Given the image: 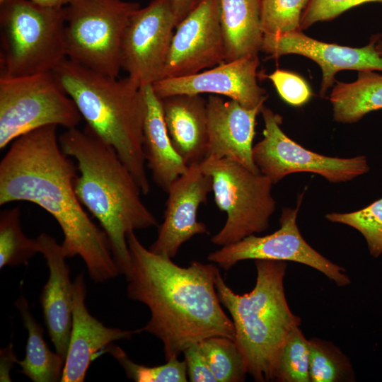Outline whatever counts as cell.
<instances>
[{"label":"cell","mask_w":382,"mask_h":382,"mask_svg":"<svg viewBox=\"0 0 382 382\" xmlns=\"http://www.w3.org/2000/svg\"><path fill=\"white\" fill-rule=\"evenodd\" d=\"M212 192V181L200 163L188 166L187 171L170 186L164 219L158 226L156 241L149 249L173 258L185 242L198 234L208 233L207 226L197 219L199 206Z\"/></svg>","instance_id":"cell-14"},{"label":"cell","mask_w":382,"mask_h":382,"mask_svg":"<svg viewBox=\"0 0 382 382\" xmlns=\"http://www.w3.org/2000/svg\"><path fill=\"white\" fill-rule=\"evenodd\" d=\"M370 2L382 3V0H309L302 14L301 30L318 22L332 20L349 8Z\"/></svg>","instance_id":"cell-32"},{"label":"cell","mask_w":382,"mask_h":382,"mask_svg":"<svg viewBox=\"0 0 382 382\" xmlns=\"http://www.w3.org/2000/svg\"><path fill=\"white\" fill-rule=\"evenodd\" d=\"M52 73L75 103L87 127L115 150L143 195L150 183L143 154L146 101L143 87L64 59Z\"/></svg>","instance_id":"cell-4"},{"label":"cell","mask_w":382,"mask_h":382,"mask_svg":"<svg viewBox=\"0 0 382 382\" xmlns=\"http://www.w3.org/2000/svg\"><path fill=\"white\" fill-rule=\"evenodd\" d=\"M303 195L296 208L284 207L279 218V228L264 236L251 235L235 243L210 253L207 260L228 270L247 260L291 261L306 265L325 275L339 286L350 284L345 270L331 262L312 248L303 238L296 217Z\"/></svg>","instance_id":"cell-11"},{"label":"cell","mask_w":382,"mask_h":382,"mask_svg":"<svg viewBox=\"0 0 382 382\" xmlns=\"http://www.w3.org/2000/svg\"><path fill=\"white\" fill-rule=\"evenodd\" d=\"M82 117L52 71L0 75V149L42 127H76Z\"/></svg>","instance_id":"cell-9"},{"label":"cell","mask_w":382,"mask_h":382,"mask_svg":"<svg viewBox=\"0 0 382 382\" xmlns=\"http://www.w3.org/2000/svg\"><path fill=\"white\" fill-rule=\"evenodd\" d=\"M178 23L169 0H152L131 16L121 48V66L141 87L161 79Z\"/></svg>","instance_id":"cell-12"},{"label":"cell","mask_w":382,"mask_h":382,"mask_svg":"<svg viewBox=\"0 0 382 382\" xmlns=\"http://www.w3.org/2000/svg\"><path fill=\"white\" fill-rule=\"evenodd\" d=\"M258 54L224 62L208 70L178 78L163 79L154 83L160 98L178 94L212 93L226 96L248 108L264 105L266 91L257 83Z\"/></svg>","instance_id":"cell-16"},{"label":"cell","mask_w":382,"mask_h":382,"mask_svg":"<svg viewBox=\"0 0 382 382\" xmlns=\"http://www.w3.org/2000/svg\"><path fill=\"white\" fill-rule=\"evenodd\" d=\"M0 4V75L52 71L67 58L64 7H43L30 0H4Z\"/></svg>","instance_id":"cell-6"},{"label":"cell","mask_w":382,"mask_h":382,"mask_svg":"<svg viewBox=\"0 0 382 382\" xmlns=\"http://www.w3.org/2000/svg\"><path fill=\"white\" fill-rule=\"evenodd\" d=\"M263 105L248 108L233 100L209 96L205 158H230L253 173H260L253 158V142L256 117Z\"/></svg>","instance_id":"cell-17"},{"label":"cell","mask_w":382,"mask_h":382,"mask_svg":"<svg viewBox=\"0 0 382 382\" xmlns=\"http://www.w3.org/2000/svg\"><path fill=\"white\" fill-rule=\"evenodd\" d=\"M0 381H11L10 371L18 362L11 343L0 352Z\"/></svg>","instance_id":"cell-35"},{"label":"cell","mask_w":382,"mask_h":382,"mask_svg":"<svg viewBox=\"0 0 382 382\" xmlns=\"http://www.w3.org/2000/svg\"><path fill=\"white\" fill-rule=\"evenodd\" d=\"M217 382H241L248 373L245 358L234 340L213 336L200 342Z\"/></svg>","instance_id":"cell-26"},{"label":"cell","mask_w":382,"mask_h":382,"mask_svg":"<svg viewBox=\"0 0 382 382\" xmlns=\"http://www.w3.org/2000/svg\"><path fill=\"white\" fill-rule=\"evenodd\" d=\"M226 61L258 54L263 32L260 0H220Z\"/></svg>","instance_id":"cell-22"},{"label":"cell","mask_w":382,"mask_h":382,"mask_svg":"<svg viewBox=\"0 0 382 382\" xmlns=\"http://www.w3.org/2000/svg\"><path fill=\"white\" fill-rule=\"evenodd\" d=\"M256 282L244 294L235 293L219 272L216 290L234 326V341L243 354L248 373L258 382L274 381L282 346L301 318L290 309L284 292L285 261L256 260Z\"/></svg>","instance_id":"cell-5"},{"label":"cell","mask_w":382,"mask_h":382,"mask_svg":"<svg viewBox=\"0 0 382 382\" xmlns=\"http://www.w3.org/2000/svg\"><path fill=\"white\" fill-rule=\"evenodd\" d=\"M137 2L71 0L64 7L66 57L101 74L117 77L124 33Z\"/></svg>","instance_id":"cell-8"},{"label":"cell","mask_w":382,"mask_h":382,"mask_svg":"<svg viewBox=\"0 0 382 382\" xmlns=\"http://www.w3.org/2000/svg\"><path fill=\"white\" fill-rule=\"evenodd\" d=\"M166 126L175 151L187 166L206 158L207 100L201 95L178 94L161 98Z\"/></svg>","instance_id":"cell-20"},{"label":"cell","mask_w":382,"mask_h":382,"mask_svg":"<svg viewBox=\"0 0 382 382\" xmlns=\"http://www.w3.org/2000/svg\"><path fill=\"white\" fill-rule=\"evenodd\" d=\"M210 176L215 203L226 212L221 229L211 238L220 247L235 243L269 228L276 208L272 182L227 158H207L200 163Z\"/></svg>","instance_id":"cell-7"},{"label":"cell","mask_w":382,"mask_h":382,"mask_svg":"<svg viewBox=\"0 0 382 382\" xmlns=\"http://www.w3.org/2000/svg\"><path fill=\"white\" fill-rule=\"evenodd\" d=\"M260 113L264 122L263 138L253 146V158L260 172L273 184L298 172L318 174L330 183H342L369 170L365 156L330 157L306 149L282 131L279 115L265 105Z\"/></svg>","instance_id":"cell-10"},{"label":"cell","mask_w":382,"mask_h":382,"mask_svg":"<svg viewBox=\"0 0 382 382\" xmlns=\"http://www.w3.org/2000/svg\"><path fill=\"white\" fill-rule=\"evenodd\" d=\"M309 0H260V23L263 34L301 30L303 12Z\"/></svg>","instance_id":"cell-31"},{"label":"cell","mask_w":382,"mask_h":382,"mask_svg":"<svg viewBox=\"0 0 382 382\" xmlns=\"http://www.w3.org/2000/svg\"><path fill=\"white\" fill-rule=\"evenodd\" d=\"M33 3L47 8H63L71 0H30Z\"/></svg>","instance_id":"cell-37"},{"label":"cell","mask_w":382,"mask_h":382,"mask_svg":"<svg viewBox=\"0 0 382 382\" xmlns=\"http://www.w3.org/2000/svg\"><path fill=\"white\" fill-rule=\"evenodd\" d=\"M14 305L28 330L25 355L17 362L21 367L20 373L34 382L60 381L65 359L47 346L43 328L30 312L26 298L21 294Z\"/></svg>","instance_id":"cell-23"},{"label":"cell","mask_w":382,"mask_h":382,"mask_svg":"<svg viewBox=\"0 0 382 382\" xmlns=\"http://www.w3.org/2000/svg\"><path fill=\"white\" fill-rule=\"evenodd\" d=\"M40 253L36 238L23 233L19 207L4 209L0 214V268L28 265V260Z\"/></svg>","instance_id":"cell-25"},{"label":"cell","mask_w":382,"mask_h":382,"mask_svg":"<svg viewBox=\"0 0 382 382\" xmlns=\"http://www.w3.org/2000/svg\"><path fill=\"white\" fill-rule=\"evenodd\" d=\"M127 243L131 268L125 277L127 295L145 304L151 313L147 323L134 333L146 332L158 338L166 361L213 336L234 340L232 320L221 308L216 290V265L195 260L181 267L145 248L134 231L129 233Z\"/></svg>","instance_id":"cell-2"},{"label":"cell","mask_w":382,"mask_h":382,"mask_svg":"<svg viewBox=\"0 0 382 382\" xmlns=\"http://www.w3.org/2000/svg\"><path fill=\"white\" fill-rule=\"evenodd\" d=\"M378 39L374 36L366 46L351 47L321 42L298 30L264 34L260 50L274 57L299 54L316 62L322 70L320 95L323 97L340 71H382V57L376 50Z\"/></svg>","instance_id":"cell-15"},{"label":"cell","mask_w":382,"mask_h":382,"mask_svg":"<svg viewBox=\"0 0 382 382\" xmlns=\"http://www.w3.org/2000/svg\"><path fill=\"white\" fill-rule=\"evenodd\" d=\"M175 28L161 79L193 75L226 61L220 0H201Z\"/></svg>","instance_id":"cell-13"},{"label":"cell","mask_w":382,"mask_h":382,"mask_svg":"<svg viewBox=\"0 0 382 382\" xmlns=\"http://www.w3.org/2000/svg\"><path fill=\"white\" fill-rule=\"evenodd\" d=\"M177 23L183 21L201 0H169Z\"/></svg>","instance_id":"cell-36"},{"label":"cell","mask_w":382,"mask_h":382,"mask_svg":"<svg viewBox=\"0 0 382 382\" xmlns=\"http://www.w3.org/2000/svg\"><path fill=\"white\" fill-rule=\"evenodd\" d=\"M267 78L273 83L281 98L291 105L301 106L311 97L312 93L306 82L292 72L277 69Z\"/></svg>","instance_id":"cell-33"},{"label":"cell","mask_w":382,"mask_h":382,"mask_svg":"<svg viewBox=\"0 0 382 382\" xmlns=\"http://www.w3.org/2000/svg\"><path fill=\"white\" fill-rule=\"evenodd\" d=\"M83 272L73 282L72 325L61 382H83L91 363L115 341L129 340L134 330L109 328L93 317L86 304Z\"/></svg>","instance_id":"cell-18"},{"label":"cell","mask_w":382,"mask_h":382,"mask_svg":"<svg viewBox=\"0 0 382 382\" xmlns=\"http://www.w3.org/2000/svg\"><path fill=\"white\" fill-rule=\"evenodd\" d=\"M330 100L335 121L357 122L367 113L382 109V75L361 71L354 82L336 81Z\"/></svg>","instance_id":"cell-24"},{"label":"cell","mask_w":382,"mask_h":382,"mask_svg":"<svg viewBox=\"0 0 382 382\" xmlns=\"http://www.w3.org/2000/svg\"><path fill=\"white\" fill-rule=\"evenodd\" d=\"M191 382H217L202 350L200 343L193 344L183 352Z\"/></svg>","instance_id":"cell-34"},{"label":"cell","mask_w":382,"mask_h":382,"mask_svg":"<svg viewBox=\"0 0 382 382\" xmlns=\"http://www.w3.org/2000/svg\"><path fill=\"white\" fill-rule=\"evenodd\" d=\"M108 353L112 356L125 370L127 376L137 382H186L187 369L185 361L173 358L164 364L147 366L132 361L114 342L108 345L103 354Z\"/></svg>","instance_id":"cell-28"},{"label":"cell","mask_w":382,"mask_h":382,"mask_svg":"<svg viewBox=\"0 0 382 382\" xmlns=\"http://www.w3.org/2000/svg\"><path fill=\"white\" fill-rule=\"evenodd\" d=\"M37 239L49 270L40 294L43 316L55 351L65 359L72 325L73 282L62 244L45 233Z\"/></svg>","instance_id":"cell-19"},{"label":"cell","mask_w":382,"mask_h":382,"mask_svg":"<svg viewBox=\"0 0 382 382\" xmlns=\"http://www.w3.org/2000/svg\"><path fill=\"white\" fill-rule=\"evenodd\" d=\"M3 1H4V0H0V2Z\"/></svg>","instance_id":"cell-39"},{"label":"cell","mask_w":382,"mask_h":382,"mask_svg":"<svg viewBox=\"0 0 382 382\" xmlns=\"http://www.w3.org/2000/svg\"><path fill=\"white\" fill-rule=\"evenodd\" d=\"M325 218L331 222L347 225L359 231L373 257H378L382 254V198L360 210L328 213Z\"/></svg>","instance_id":"cell-30"},{"label":"cell","mask_w":382,"mask_h":382,"mask_svg":"<svg viewBox=\"0 0 382 382\" xmlns=\"http://www.w3.org/2000/svg\"><path fill=\"white\" fill-rule=\"evenodd\" d=\"M309 349L311 382L355 381L349 359L335 345L318 338H312L309 340Z\"/></svg>","instance_id":"cell-27"},{"label":"cell","mask_w":382,"mask_h":382,"mask_svg":"<svg viewBox=\"0 0 382 382\" xmlns=\"http://www.w3.org/2000/svg\"><path fill=\"white\" fill-rule=\"evenodd\" d=\"M376 50L378 52V54L382 57V40L378 39L376 45Z\"/></svg>","instance_id":"cell-38"},{"label":"cell","mask_w":382,"mask_h":382,"mask_svg":"<svg viewBox=\"0 0 382 382\" xmlns=\"http://www.w3.org/2000/svg\"><path fill=\"white\" fill-rule=\"evenodd\" d=\"M56 125L16 138L0 162V205L25 201L57 221L66 257L80 256L91 278L103 282L120 274L108 238L89 218L75 191L77 167L62 151Z\"/></svg>","instance_id":"cell-1"},{"label":"cell","mask_w":382,"mask_h":382,"mask_svg":"<svg viewBox=\"0 0 382 382\" xmlns=\"http://www.w3.org/2000/svg\"><path fill=\"white\" fill-rule=\"evenodd\" d=\"M309 340L299 327L287 336L278 359L274 381L311 382L309 376Z\"/></svg>","instance_id":"cell-29"},{"label":"cell","mask_w":382,"mask_h":382,"mask_svg":"<svg viewBox=\"0 0 382 382\" xmlns=\"http://www.w3.org/2000/svg\"><path fill=\"white\" fill-rule=\"evenodd\" d=\"M146 112L143 125V154L155 183L168 192L188 166L173 146L163 117L161 100L153 86L143 87Z\"/></svg>","instance_id":"cell-21"},{"label":"cell","mask_w":382,"mask_h":382,"mask_svg":"<svg viewBox=\"0 0 382 382\" xmlns=\"http://www.w3.org/2000/svg\"><path fill=\"white\" fill-rule=\"evenodd\" d=\"M62 151L77 163L76 195L106 233L120 274L128 275L131 257L127 236L158 226L143 202L131 172L112 146L88 127L66 129L59 136Z\"/></svg>","instance_id":"cell-3"}]
</instances>
